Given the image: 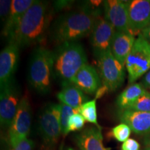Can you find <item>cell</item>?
Returning a JSON list of instances; mask_svg holds the SVG:
<instances>
[{
    "mask_svg": "<svg viewBox=\"0 0 150 150\" xmlns=\"http://www.w3.org/2000/svg\"><path fill=\"white\" fill-rule=\"evenodd\" d=\"M131 133V129L129 126L125 123L119 124L113 127L110 131V134L118 142H125L129 139Z\"/></svg>",
    "mask_w": 150,
    "mask_h": 150,
    "instance_id": "obj_23",
    "label": "cell"
},
{
    "mask_svg": "<svg viewBox=\"0 0 150 150\" xmlns=\"http://www.w3.org/2000/svg\"><path fill=\"white\" fill-rule=\"evenodd\" d=\"M52 15V9L47 1L35 0L8 42L16 43L19 47L41 43L51 27Z\"/></svg>",
    "mask_w": 150,
    "mask_h": 150,
    "instance_id": "obj_1",
    "label": "cell"
},
{
    "mask_svg": "<svg viewBox=\"0 0 150 150\" xmlns=\"http://www.w3.org/2000/svg\"><path fill=\"white\" fill-rule=\"evenodd\" d=\"M101 78L94 67L86 64L83 66L71 81V84L77 86L86 94L96 93L101 87Z\"/></svg>",
    "mask_w": 150,
    "mask_h": 150,
    "instance_id": "obj_14",
    "label": "cell"
},
{
    "mask_svg": "<svg viewBox=\"0 0 150 150\" xmlns=\"http://www.w3.org/2000/svg\"><path fill=\"white\" fill-rule=\"evenodd\" d=\"M118 117L127 124L136 134H150V112H139L131 110H120Z\"/></svg>",
    "mask_w": 150,
    "mask_h": 150,
    "instance_id": "obj_15",
    "label": "cell"
},
{
    "mask_svg": "<svg viewBox=\"0 0 150 150\" xmlns=\"http://www.w3.org/2000/svg\"><path fill=\"white\" fill-rule=\"evenodd\" d=\"M31 125V109L26 96L21 98L18 111L8 128V142L11 147L27 139Z\"/></svg>",
    "mask_w": 150,
    "mask_h": 150,
    "instance_id": "obj_8",
    "label": "cell"
},
{
    "mask_svg": "<svg viewBox=\"0 0 150 150\" xmlns=\"http://www.w3.org/2000/svg\"><path fill=\"white\" fill-rule=\"evenodd\" d=\"M85 124V120L80 113H75L71 116L69 119L67 125V132L79 131L83 128Z\"/></svg>",
    "mask_w": 150,
    "mask_h": 150,
    "instance_id": "obj_25",
    "label": "cell"
},
{
    "mask_svg": "<svg viewBox=\"0 0 150 150\" xmlns=\"http://www.w3.org/2000/svg\"><path fill=\"white\" fill-rule=\"evenodd\" d=\"M99 74L102 84L109 91H115L120 88L125 79V65L112 55L110 50L97 56Z\"/></svg>",
    "mask_w": 150,
    "mask_h": 150,
    "instance_id": "obj_6",
    "label": "cell"
},
{
    "mask_svg": "<svg viewBox=\"0 0 150 150\" xmlns=\"http://www.w3.org/2000/svg\"><path fill=\"white\" fill-rule=\"evenodd\" d=\"M61 104V134H63V136H66L68 134V132H67V125H68L69 119L73 114L79 112V110L63 104Z\"/></svg>",
    "mask_w": 150,
    "mask_h": 150,
    "instance_id": "obj_22",
    "label": "cell"
},
{
    "mask_svg": "<svg viewBox=\"0 0 150 150\" xmlns=\"http://www.w3.org/2000/svg\"><path fill=\"white\" fill-rule=\"evenodd\" d=\"M35 0H12V6L8 20L3 27V35L11 40L16 33L24 15Z\"/></svg>",
    "mask_w": 150,
    "mask_h": 150,
    "instance_id": "obj_16",
    "label": "cell"
},
{
    "mask_svg": "<svg viewBox=\"0 0 150 150\" xmlns=\"http://www.w3.org/2000/svg\"><path fill=\"white\" fill-rule=\"evenodd\" d=\"M141 84L145 88H150V70L145 75Z\"/></svg>",
    "mask_w": 150,
    "mask_h": 150,
    "instance_id": "obj_30",
    "label": "cell"
},
{
    "mask_svg": "<svg viewBox=\"0 0 150 150\" xmlns=\"http://www.w3.org/2000/svg\"><path fill=\"white\" fill-rule=\"evenodd\" d=\"M104 17L113 26L115 31H130L127 1L106 0L103 3Z\"/></svg>",
    "mask_w": 150,
    "mask_h": 150,
    "instance_id": "obj_11",
    "label": "cell"
},
{
    "mask_svg": "<svg viewBox=\"0 0 150 150\" xmlns=\"http://www.w3.org/2000/svg\"><path fill=\"white\" fill-rule=\"evenodd\" d=\"M136 39L135 35L130 31H116L112 38L110 52L114 57L125 66Z\"/></svg>",
    "mask_w": 150,
    "mask_h": 150,
    "instance_id": "obj_17",
    "label": "cell"
},
{
    "mask_svg": "<svg viewBox=\"0 0 150 150\" xmlns=\"http://www.w3.org/2000/svg\"><path fill=\"white\" fill-rule=\"evenodd\" d=\"M57 99L63 104L78 110L84 103L88 101V97L84 92L77 86L70 84L63 86V88L56 95Z\"/></svg>",
    "mask_w": 150,
    "mask_h": 150,
    "instance_id": "obj_19",
    "label": "cell"
},
{
    "mask_svg": "<svg viewBox=\"0 0 150 150\" xmlns=\"http://www.w3.org/2000/svg\"><path fill=\"white\" fill-rule=\"evenodd\" d=\"M54 52L53 74L62 86L71 84L78 71L87 63V56L77 42L59 45Z\"/></svg>",
    "mask_w": 150,
    "mask_h": 150,
    "instance_id": "obj_3",
    "label": "cell"
},
{
    "mask_svg": "<svg viewBox=\"0 0 150 150\" xmlns=\"http://www.w3.org/2000/svg\"><path fill=\"white\" fill-rule=\"evenodd\" d=\"M19 46L14 42L8 44L0 53V86L2 87L13 79L19 59Z\"/></svg>",
    "mask_w": 150,
    "mask_h": 150,
    "instance_id": "obj_13",
    "label": "cell"
},
{
    "mask_svg": "<svg viewBox=\"0 0 150 150\" xmlns=\"http://www.w3.org/2000/svg\"><path fill=\"white\" fill-rule=\"evenodd\" d=\"M38 129L45 145L54 147L61 134V104H50L43 108L39 117Z\"/></svg>",
    "mask_w": 150,
    "mask_h": 150,
    "instance_id": "obj_7",
    "label": "cell"
},
{
    "mask_svg": "<svg viewBox=\"0 0 150 150\" xmlns=\"http://www.w3.org/2000/svg\"><path fill=\"white\" fill-rule=\"evenodd\" d=\"M53 67L54 52L45 47L35 48L29 62L28 80L37 93L45 95L50 92Z\"/></svg>",
    "mask_w": 150,
    "mask_h": 150,
    "instance_id": "obj_4",
    "label": "cell"
},
{
    "mask_svg": "<svg viewBox=\"0 0 150 150\" xmlns=\"http://www.w3.org/2000/svg\"><path fill=\"white\" fill-rule=\"evenodd\" d=\"M140 144L137 140L129 138L121 146V150H139Z\"/></svg>",
    "mask_w": 150,
    "mask_h": 150,
    "instance_id": "obj_28",
    "label": "cell"
},
{
    "mask_svg": "<svg viewBox=\"0 0 150 150\" xmlns=\"http://www.w3.org/2000/svg\"><path fill=\"white\" fill-rule=\"evenodd\" d=\"M127 6L131 32L139 35L150 24V0H132Z\"/></svg>",
    "mask_w": 150,
    "mask_h": 150,
    "instance_id": "obj_12",
    "label": "cell"
},
{
    "mask_svg": "<svg viewBox=\"0 0 150 150\" xmlns=\"http://www.w3.org/2000/svg\"><path fill=\"white\" fill-rule=\"evenodd\" d=\"M108 91H108V89L106 87V86L104 85L101 86V87L97 90L96 93H95V99L102 97L105 93H107Z\"/></svg>",
    "mask_w": 150,
    "mask_h": 150,
    "instance_id": "obj_29",
    "label": "cell"
},
{
    "mask_svg": "<svg viewBox=\"0 0 150 150\" xmlns=\"http://www.w3.org/2000/svg\"><path fill=\"white\" fill-rule=\"evenodd\" d=\"M140 33L150 42V24Z\"/></svg>",
    "mask_w": 150,
    "mask_h": 150,
    "instance_id": "obj_31",
    "label": "cell"
},
{
    "mask_svg": "<svg viewBox=\"0 0 150 150\" xmlns=\"http://www.w3.org/2000/svg\"><path fill=\"white\" fill-rule=\"evenodd\" d=\"M20 101V92L14 79L1 87L0 123L4 128L10 127L18 111Z\"/></svg>",
    "mask_w": 150,
    "mask_h": 150,
    "instance_id": "obj_9",
    "label": "cell"
},
{
    "mask_svg": "<svg viewBox=\"0 0 150 150\" xmlns=\"http://www.w3.org/2000/svg\"><path fill=\"white\" fill-rule=\"evenodd\" d=\"M34 148V142L31 139H25L20 142L15 147L11 148L10 150H33Z\"/></svg>",
    "mask_w": 150,
    "mask_h": 150,
    "instance_id": "obj_27",
    "label": "cell"
},
{
    "mask_svg": "<svg viewBox=\"0 0 150 150\" xmlns=\"http://www.w3.org/2000/svg\"><path fill=\"white\" fill-rule=\"evenodd\" d=\"M115 29L104 16L99 15L95 20L91 33V43L94 54L98 56L101 54L110 50L112 38Z\"/></svg>",
    "mask_w": 150,
    "mask_h": 150,
    "instance_id": "obj_10",
    "label": "cell"
},
{
    "mask_svg": "<svg viewBox=\"0 0 150 150\" xmlns=\"http://www.w3.org/2000/svg\"><path fill=\"white\" fill-rule=\"evenodd\" d=\"M144 144H145V150H150V134L146 136L144 140Z\"/></svg>",
    "mask_w": 150,
    "mask_h": 150,
    "instance_id": "obj_32",
    "label": "cell"
},
{
    "mask_svg": "<svg viewBox=\"0 0 150 150\" xmlns=\"http://www.w3.org/2000/svg\"><path fill=\"white\" fill-rule=\"evenodd\" d=\"M12 1L11 0H1L0 1V16L4 26L8 20L10 15Z\"/></svg>",
    "mask_w": 150,
    "mask_h": 150,
    "instance_id": "obj_26",
    "label": "cell"
},
{
    "mask_svg": "<svg viewBox=\"0 0 150 150\" xmlns=\"http://www.w3.org/2000/svg\"><path fill=\"white\" fill-rule=\"evenodd\" d=\"M100 13L90 8L70 11L60 16L50 29V36L57 45L74 42L90 35Z\"/></svg>",
    "mask_w": 150,
    "mask_h": 150,
    "instance_id": "obj_2",
    "label": "cell"
},
{
    "mask_svg": "<svg viewBox=\"0 0 150 150\" xmlns=\"http://www.w3.org/2000/svg\"><path fill=\"white\" fill-rule=\"evenodd\" d=\"M79 113L83 116L85 121L94 124L96 127L101 128L97 121L96 99L88 101L79 108Z\"/></svg>",
    "mask_w": 150,
    "mask_h": 150,
    "instance_id": "obj_21",
    "label": "cell"
},
{
    "mask_svg": "<svg viewBox=\"0 0 150 150\" xmlns=\"http://www.w3.org/2000/svg\"><path fill=\"white\" fill-rule=\"evenodd\" d=\"M129 83H134L150 70V42L141 33L138 35L125 63Z\"/></svg>",
    "mask_w": 150,
    "mask_h": 150,
    "instance_id": "obj_5",
    "label": "cell"
},
{
    "mask_svg": "<svg viewBox=\"0 0 150 150\" xmlns=\"http://www.w3.org/2000/svg\"><path fill=\"white\" fill-rule=\"evenodd\" d=\"M75 141L80 150H106L103 144L101 128L88 127L75 136Z\"/></svg>",
    "mask_w": 150,
    "mask_h": 150,
    "instance_id": "obj_18",
    "label": "cell"
},
{
    "mask_svg": "<svg viewBox=\"0 0 150 150\" xmlns=\"http://www.w3.org/2000/svg\"><path fill=\"white\" fill-rule=\"evenodd\" d=\"M62 150H74V149H72V148H70V147H67V148H66V149H63Z\"/></svg>",
    "mask_w": 150,
    "mask_h": 150,
    "instance_id": "obj_33",
    "label": "cell"
},
{
    "mask_svg": "<svg viewBox=\"0 0 150 150\" xmlns=\"http://www.w3.org/2000/svg\"><path fill=\"white\" fill-rule=\"evenodd\" d=\"M128 110L139 112H150V93L145 91Z\"/></svg>",
    "mask_w": 150,
    "mask_h": 150,
    "instance_id": "obj_24",
    "label": "cell"
},
{
    "mask_svg": "<svg viewBox=\"0 0 150 150\" xmlns=\"http://www.w3.org/2000/svg\"><path fill=\"white\" fill-rule=\"evenodd\" d=\"M145 91L141 83L132 84L120 94L116 100V105L120 110L129 109Z\"/></svg>",
    "mask_w": 150,
    "mask_h": 150,
    "instance_id": "obj_20",
    "label": "cell"
}]
</instances>
